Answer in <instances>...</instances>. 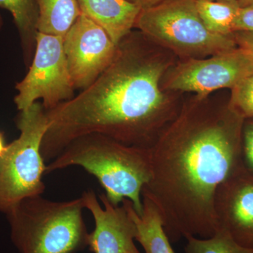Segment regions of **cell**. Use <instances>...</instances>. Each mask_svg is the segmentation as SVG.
Here are the masks:
<instances>
[{"instance_id":"obj_19","label":"cell","mask_w":253,"mask_h":253,"mask_svg":"<svg viewBox=\"0 0 253 253\" xmlns=\"http://www.w3.org/2000/svg\"><path fill=\"white\" fill-rule=\"evenodd\" d=\"M241 147L244 170L253 175V118L245 119L243 123Z\"/></svg>"},{"instance_id":"obj_3","label":"cell","mask_w":253,"mask_h":253,"mask_svg":"<svg viewBox=\"0 0 253 253\" xmlns=\"http://www.w3.org/2000/svg\"><path fill=\"white\" fill-rule=\"evenodd\" d=\"M75 166L96 176L113 206L128 199L142 214L141 193L152 175L150 149L128 146L103 134H86L71 141L46 165L45 174Z\"/></svg>"},{"instance_id":"obj_1","label":"cell","mask_w":253,"mask_h":253,"mask_svg":"<svg viewBox=\"0 0 253 253\" xmlns=\"http://www.w3.org/2000/svg\"><path fill=\"white\" fill-rule=\"evenodd\" d=\"M203 99L183 106L150 149L152 175L141 196L156 205L172 241L187 236H214L219 229L216 191L244 170V118L229 104Z\"/></svg>"},{"instance_id":"obj_6","label":"cell","mask_w":253,"mask_h":253,"mask_svg":"<svg viewBox=\"0 0 253 253\" xmlns=\"http://www.w3.org/2000/svg\"><path fill=\"white\" fill-rule=\"evenodd\" d=\"M20 135L0 157V212L6 214L20 201L41 196L45 161L42 143L49 126L45 109L37 101L19 111L16 121Z\"/></svg>"},{"instance_id":"obj_12","label":"cell","mask_w":253,"mask_h":253,"mask_svg":"<svg viewBox=\"0 0 253 253\" xmlns=\"http://www.w3.org/2000/svg\"><path fill=\"white\" fill-rule=\"evenodd\" d=\"M82 14L104 28L118 45L134 28L141 9L126 0H77Z\"/></svg>"},{"instance_id":"obj_26","label":"cell","mask_w":253,"mask_h":253,"mask_svg":"<svg viewBox=\"0 0 253 253\" xmlns=\"http://www.w3.org/2000/svg\"><path fill=\"white\" fill-rule=\"evenodd\" d=\"M3 26H4V20H3L1 15L0 14V32L2 30Z\"/></svg>"},{"instance_id":"obj_13","label":"cell","mask_w":253,"mask_h":253,"mask_svg":"<svg viewBox=\"0 0 253 253\" xmlns=\"http://www.w3.org/2000/svg\"><path fill=\"white\" fill-rule=\"evenodd\" d=\"M142 196L143 212L139 215L129 200L124 199L126 206L135 223L137 234L136 241L146 253H174L164 229V223L156 205L146 196Z\"/></svg>"},{"instance_id":"obj_18","label":"cell","mask_w":253,"mask_h":253,"mask_svg":"<svg viewBox=\"0 0 253 253\" xmlns=\"http://www.w3.org/2000/svg\"><path fill=\"white\" fill-rule=\"evenodd\" d=\"M229 105L244 120L253 118V72L233 88Z\"/></svg>"},{"instance_id":"obj_9","label":"cell","mask_w":253,"mask_h":253,"mask_svg":"<svg viewBox=\"0 0 253 253\" xmlns=\"http://www.w3.org/2000/svg\"><path fill=\"white\" fill-rule=\"evenodd\" d=\"M117 46L109 34L82 14L63 37V50L75 89H85L112 63Z\"/></svg>"},{"instance_id":"obj_2","label":"cell","mask_w":253,"mask_h":253,"mask_svg":"<svg viewBox=\"0 0 253 253\" xmlns=\"http://www.w3.org/2000/svg\"><path fill=\"white\" fill-rule=\"evenodd\" d=\"M141 33L120 42L112 63L94 83L69 101L46 111L49 126L42 143L52 161L80 136L100 134L151 149L179 114L161 86L169 61L157 56Z\"/></svg>"},{"instance_id":"obj_14","label":"cell","mask_w":253,"mask_h":253,"mask_svg":"<svg viewBox=\"0 0 253 253\" xmlns=\"http://www.w3.org/2000/svg\"><path fill=\"white\" fill-rule=\"evenodd\" d=\"M38 32L64 37L81 14L77 0H36Z\"/></svg>"},{"instance_id":"obj_15","label":"cell","mask_w":253,"mask_h":253,"mask_svg":"<svg viewBox=\"0 0 253 253\" xmlns=\"http://www.w3.org/2000/svg\"><path fill=\"white\" fill-rule=\"evenodd\" d=\"M0 7L14 18L19 33L23 58L29 67L34 56L38 33V8L36 0H0Z\"/></svg>"},{"instance_id":"obj_23","label":"cell","mask_w":253,"mask_h":253,"mask_svg":"<svg viewBox=\"0 0 253 253\" xmlns=\"http://www.w3.org/2000/svg\"><path fill=\"white\" fill-rule=\"evenodd\" d=\"M6 146L7 145L5 144L4 136L0 132V157L4 154Z\"/></svg>"},{"instance_id":"obj_10","label":"cell","mask_w":253,"mask_h":253,"mask_svg":"<svg viewBox=\"0 0 253 253\" xmlns=\"http://www.w3.org/2000/svg\"><path fill=\"white\" fill-rule=\"evenodd\" d=\"M84 208L91 213L94 229L89 235L88 247L94 253H140L134 244L137 229L127 208L115 206L105 194L99 196L103 207L91 189L81 196Z\"/></svg>"},{"instance_id":"obj_4","label":"cell","mask_w":253,"mask_h":253,"mask_svg":"<svg viewBox=\"0 0 253 253\" xmlns=\"http://www.w3.org/2000/svg\"><path fill=\"white\" fill-rule=\"evenodd\" d=\"M82 198L53 201L41 196L20 201L6 213L20 253H76L88 247Z\"/></svg>"},{"instance_id":"obj_16","label":"cell","mask_w":253,"mask_h":253,"mask_svg":"<svg viewBox=\"0 0 253 253\" xmlns=\"http://www.w3.org/2000/svg\"><path fill=\"white\" fill-rule=\"evenodd\" d=\"M198 12L206 27L215 34L231 36L240 6L237 2L196 0Z\"/></svg>"},{"instance_id":"obj_7","label":"cell","mask_w":253,"mask_h":253,"mask_svg":"<svg viewBox=\"0 0 253 253\" xmlns=\"http://www.w3.org/2000/svg\"><path fill=\"white\" fill-rule=\"evenodd\" d=\"M14 103L18 111L42 101L45 111L74 97L73 86L63 50V37L38 32L34 56L27 74L16 84Z\"/></svg>"},{"instance_id":"obj_20","label":"cell","mask_w":253,"mask_h":253,"mask_svg":"<svg viewBox=\"0 0 253 253\" xmlns=\"http://www.w3.org/2000/svg\"><path fill=\"white\" fill-rule=\"evenodd\" d=\"M236 31H253V5L240 7L234 22V33Z\"/></svg>"},{"instance_id":"obj_5","label":"cell","mask_w":253,"mask_h":253,"mask_svg":"<svg viewBox=\"0 0 253 253\" xmlns=\"http://www.w3.org/2000/svg\"><path fill=\"white\" fill-rule=\"evenodd\" d=\"M134 28L154 44L189 59H205L236 49L231 36L208 30L200 17L196 0H167L141 10Z\"/></svg>"},{"instance_id":"obj_24","label":"cell","mask_w":253,"mask_h":253,"mask_svg":"<svg viewBox=\"0 0 253 253\" xmlns=\"http://www.w3.org/2000/svg\"><path fill=\"white\" fill-rule=\"evenodd\" d=\"M237 3L240 7H246L253 5V0H238Z\"/></svg>"},{"instance_id":"obj_17","label":"cell","mask_w":253,"mask_h":253,"mask_svg":"<svg viewBox=\"0 0 253 253\" xmlns=\"http://www.w3.org/2000/svg\"><path fill=\"white\" fill-rule=\"evenodd\" d=\"M185 253H253V248L241 246L224 229L208 239L186 236Z\"/></svg>"},{"instance_id":"obj_21","label":"cell","mask_w":253,"mask_h":253,"mask_svg":"<svg viewBox=\"0 0 253 253\" xmlns=\"http://www.w3.org/2000/svg\"><path fill=\"white\" fill-rule=\"evenodd\" d=\"M232 36L240 49L253 58V31H236Z\"/></svg>"},{"instance_id":"obj_11","label":"cell","mask_w":253,"mask_h":253,"mask_svg":"<svg viewBox=\"0 0 253 253\" xmlns=\"http://www.w3.org/2000/svg\"><path fill=\"white\" fill-rule=\"evenodd\" d=\"M219 229L238 244L253 248V175L244 170L221 184L214 196Z\"/></svg>"},{"instance_id":"obj_8","label":"cell","mask_w":253,"mask_h":253,"mask_svg":"<svg viewBox=\"0 0 253 253\" xmlns=\"http://www.w3.org/2000/svg\"><path fill=\"white\" fill-rule=\"evenodd\" d=\"M253 72V58L244 50L234 49L205 59H189L169 73L166 88L196 93L204 99L213 91L234 87Z\"/></svg>"},{"instance_id":"obj_25","label":"cell","mask_w":253,"mask_h":253,"mask_svg":"<svg viewBox=\"0 0 253 253\" xmlns=\"http://www.w3.org/2000/svg\"><path fill=\"white\" fill-rule=\"evenodd\" d=\"M208 1H226V2H237L238 0H208Z\"/></svg>"},{"instance_id":"obj_22","label":"cell","mask_w":253,"mask_h":253,"mask_svg":"<svg viewBox=\"0 0 253 253\" xmlns=\"http://www.w3.org/2000/svg\"><path fill=\"white\" fill-rule=\"evenodd\" d=\"M126 1L142 10L153 7L167 0H126Z\"/></svg>"}]
</instances>
